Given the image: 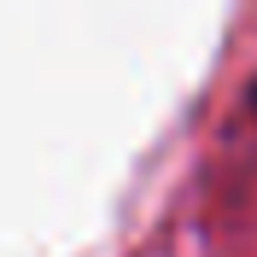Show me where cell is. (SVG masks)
Wrapping results in <instances>:
<instances>
[{"label": "cell", "mask_w": 257, "mask_h": 257, "mask_svg": "<svg viewBox=\"0 0 257 257\" xmlns=\"http://www.w3.org/2000/svg\"><path fill=\"white\" fill-rule=\"evenodd\" d=\"M251 111H257V82H251Z\"/></svg>", "instance_id": "1"}]
</instances>
